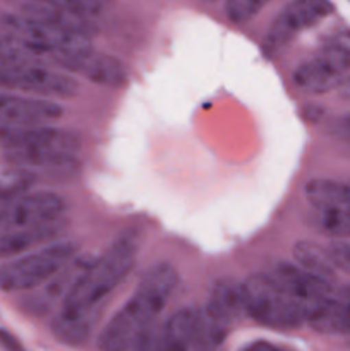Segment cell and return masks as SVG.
<instances>
[{
    "instance_id": "obj_16",
    "label": "cell",
    "mask_w": 350,
    "mask_h": 351,
    "mask_svg": "<svg viewBox=\"0 0 350 351\" xmlns=\"http://www.w3.org/2000/svg\"><path fill=\"white\" fill-rule=\"evenodd\" d=\"M198 311L182 308L163 326L154 351H196Z\"/></svg>"
},
{
    "instance_id": "obj_5",
    "label": "cell",
    "mask_w": 350,
    "mask_h": 351,
    "mask_svg": "<svg viewBox=\"0 0 350 351\" xmlns=\"http://www.w3.org/2000/svg\"><path fill=\"white\" fill-rule=\"evenodd\" d=\"M244 311L273 329H297L305 322V305L278 287L268 274H254L242 283Z\"/></svg>"
},
{
    "instance_id": "obj_6",
    "label": "cell",
    "mask_w": 350,
    "mask_h": 351,
    "mask_svg": "<svg viewBox=\"0 0 350 351\" xmlns=\"http://www.w3.org/2000/svg\"><path fill=\"white\" fill-rule=\"evenodd\" d=\"M75 254L78 245L74 242H58L14 257L0 266V290L10 293L36 290L75 259Z\"/></svg>"
},
{
    "instance_id": "obj_29",
    "label": "cell",
    "mask_w": 350,
    "mask_h": 351,
    "mask_svg": "<svg viewBox=\"0 0 350 351\" xmlns=\"http://www.w3.org/2000/svg\"><path fill=\"white\" fill-rule=\"evenodd\" d=\"M345 127L350 130V117H347L345 119Z\"/></svg>"
},
{
    "instance_id": "obj_15",
    "label": "cell",
    "mask_w": 350,
    "mask_h": 351,
    "mask_svg": "<svg viewBox=\"0 0 350 351\" xmlns=\"http://www.w3.org/2000/svg\"><path fill=\"white\" fill-rule=\"evenodd\" d=\"M209 317L218 321L220 324L230 326L237 321L244 311V297H242V285L235 283L232 280H222L213 287L209 293L208 304L202 308Z\"/></svg>"
},
{
    "instance_id": "obj_2",
    "label": "cell",
    "mask_w": 350,
    "mask_h": 351,
    "mask_svg": "<svg viewBox=\"0 0 350 351\" xmlns=\"http://www.w3.org/2000/svg\"><path fill=\"white\" fill-rule=\"evenodd\" d=\"M136 261V245L119 239L103 256L84 267L74 281L62 307L51 322V331L58 341L78 346L88 339L98 317L100 304L126 280Z\"/></svg>"
},
{
    "instance_id": "obj_9",
    "label": "cell",
    "mask_w": 350,
    "mask_h": 351,
    "mask_svg": "<svg viewBox=\"0 0 350 351\" xmlns=\"http://www.w3.org/2000/svg\"><path fill=\"white\" fill-rule=\"evenodd\" d=\"M64 201L54 192H30L0 204V235L31 228L58 218Z\"/></svg>"
},
{
    "instance_id": "obj_27",
    "label": "cell",
    "mask_w": 350,
    "mask_h": 351,
    "mask_svg": "<svg viewBox=\"0 0 350 351\" xmlns=\"http://www.w3.org/2000/svg\"><path fill=\"white\" fill-rule=\"evenodd\" d=\"M338 300L345 302L347 305H350V287H349V288H343V290L340 291V295H338Z\"/></svg>"
},
{
    "instance_id": "obj_22",
    "label": "cell",
    "mask_w": 350,
    "mask_h": 351,
    "mask_svg": "<svg viewBox=\"0 0 350 351\" xmlns=\"http://www.w3.org/2000/svg\"><path fill=\"white\" fill-rule=\"evenodd\" d=\"M270 0H226L225 12L232 23L244 24L253 19Z\"/></svg>"
},
{
    "instance_id": "obj_3",
    "label": "cell",
    "mask_w": 350,
    "mask_h": 351,
    "mask_svg": "<svg viewBox=\"0 0 350 351\" xmlns=\"http://www.w3.org/2000/svg\"><path fill=\"white\" fill-rule=\"evenodd\" d=\"M177 271L167 263L144 273L136 293L113 315L98 338L100 351H148L158 315L177 287Z\"/></svg>"
},
{
    "instance_id": "obj_28",
    "label": "cell",
    "mask_w": 350,
    "mask_h": 351,
    "mask_svg": "<svg viewBox=\"0 0 350 351\" xmlns=\"http://www.w3.org/2000/svg\"><path fill=\"white\" fill-rule=\"evenodd\" d=\"M345 91H347V95L350 96V79L345 82Z\"/></svg>"
},
{
    "instance_id": "obj_10",
    "label": "cell",
    "mask_w": 350,
    "mask_h": 351,
    "mask_svg": "<svg viewBox=\"0 0 350 351\" xmlns=\"http://www.w3.org/2000/svg\"><path fill=\"white\" fill-rule=\"evenodd\" d=\"M333 12L329 0H292L271 24L264 47L268 51H277L290 43L301 31L314 26Z\"/></svg>"
},
{
    "instance_id": "obj_25",
    "label": "cell",
    "mask_w": 350,
    "mask_h": 351,
    "mask_svg": "<svg viewBox=\"0 0 350 351\" xmlns=\"http://www.w3.org/2000/svg\"><path fill=\"white\" fill-rule=\"evenodd\" d=\"M0 348L3 351H24L21 343L10 332L0 329Z\"/></svg>"
},
{
    "instance_id": "obj_12",
    "label": "cell",
    "mask_w": 350,
    "mask_h": 351,
    "mask_svg": "<svg viewBox=\"0 0 350 351\" xmlns=\"http://www.w3.org/2000/svg\"><path fill=\"white\" fill-rule=\"evenodd\" d=\"M275 283L280 288H283L290 297L295 300L302 302L304 305L312 304V302L328 298L329 295V283L312 276L307 271L299 267L297 264L280 263L275 266V269L270 274Z\"/></svg>"
},
{
    "instance_id": "obj_19",
    "label": "cell",
    "mask_w": 350,
    "mask_h": 351,
    "mask_svg": "<svg viewBox=\"0 0 350 351\" xmlns=\"http://www.w3.org/2000/svg\"><path fill=\"white\" fill-rule=\"evenodd\" d=\"M294 259L299 267L307 271L312 276L329 283L335 280V266L329 261L326 249H321L312 242H297L294 247Z\"/></svg>"
},
{
    "instance_id": "obj_14",
    "label": "cell",
    "mask_w": 350,
    "mask_h": 351,
    "mask_svg": "<svg viewBox=\"0 0 350 351\" xmlns=\"http://www.w3.org/2000/svg\"><path fill=\"white\" fill-rule=\"evenodd\" d=\"M305 322L323 335L350 336V305L342 300H323L305 305Z\"/></svg>"
},
{
    "instance_id": "obj_1",
    "label": "cell",
    "mask_w": 350,
    "mask_h": 351,
    "mask_svg": "<svg viewBox=\"0 0 350 351\" xmlns=\"http://www.w3.org/2000/svg\"><path fill=\"white\" fill-rule=\"evenodd\" d=\"M91 23L57 7L30 2L0 17V60L72 72L91 51Z\"/></svg>"
},
{
    "instance_id": "obj_20",
    "label": "cell",
    "mask_w": 350,
    "mask_h": 351,
    "mask_svg": "<svg viewBox=\"0 0 350 351\" xmlns=\"http://www.w3.org/2000/svg\"><path fill=\"white\" fill-rule=\"evenodd\" d=\"M314 223L325 235L340 240L350 239V209L318 211Z\"/></svg>"
},
{
    "instance_id": "obj_21",
    "label": "cell",
    "mask_w": 350,
    "mask_h": 351,
    "mask_svg": "<svg viewBox=\"0 0 350 351\" xmlns=\"http://www.w3.org/2000/svg\"><path fill=\"white\" fill-rule=\"evenodd\" d=\"M27 2L45 3V5L57 7V9L67 10V12L81 16L84 19L91 21L100 14L103 7V0H27Z\"/></svg>"
},
{
    "instance_id": "obj_24",
    "label": "cell",
    "mask_w": 350,
    "mask_h": 351,
    "mask_svg": "<svg viewBox=\"0 0 350 351\" xmlns=\"http://www.w3.org/2000/svg\"><path fill=\"white\" fill-rule=\"evenodd\" d=\"M326 252H328L329 261L333 263L335 269L343 271L350 276V243L343 242V240H336L326 249Z\"/></svg>"
},
{
    "instance_id": "obj_7",
    "label": "cell",
    "mask_w": 350,
    "mask_h": 351,
    "mask_svg": "<svg viewBox=\"0 0 350 351\" xmlns=\"http://www.w3.org/2000/svg\"><path fill=\"white\" fill-rule=\"evenodd\" d=\"M0 88L51 99L74 96L78 93V82L57 69L0 60Z\"/></svg>"
},
{
    "instance_id": "obj_11",
    "label": "cell",
    "mask_w": 350,
    "mask_h": 351,
    "mask_svg": "<svg viewBox=\"0 0 350 351\" xmlns=\"http://www.w3.org/2000/svg\"><path fill=\"white\" fill-rule=\"evenodd\" d=\"M62 106L51 99L0 93V132L50 125L62 117Z\"/></svg>"
},
{
    "instance_id": "obj_26",
    "label": "cell",
    "mask_w": 350,
    "mask_h": 351,
    "mask_svg": "<svg viewBox=\"0 0 350 351\" xmlns=\"http://www.w3.org/2000/svg\"><path fill=\"white\" fill-rule=\"evenodd\" d=\"M244 351H295L292 348H287V346H277V345H271V343L268 341H256L253 343V345L247 346Z\"/></svg>"
},
{
    "instance_id": "obj_18",
    "label": "cell",
    "mask_w": 350,
    "mask_h": 351,
    "mask_svg": "<svg viewBox=\"0 0 350 351\" xmlns=\"http://www.w3.org/2000/svg\"><path fill=\"white\" fill-rule=\"evenodd\" d=\"M305 195L316 211L350 209V184L328 180V178H316L305 185Z\"/></svg>"
},
{
    "instance_id": "obj_13",
    "label": "cell",
    "mask_w": 350,
    "mask_h": 351,
    "mask_svg": "<svg viewBox=\"0 0 350 351\" xmlns=\"http://www.w3.org/2000/svg\"><path fill=\"white\" fill-rule=\"evenodd\" d=\"M65 226H67L65 219L58 216V218L31 226V228L3 233V235H0V257L2 259H14V257L27 254L36 245H51V242L62 235Z\"/></svg>"
},
{
    "instance_id": "obj_17",
    "label": "cell",
    "mask_w": 350,
    "mask_h": 351,
    "mask_svg": "<svg viewBox=\"0 0 350 351\" xmlns=\"http://www.w3.org/2000/svg\"><path fill=\"white\" fill-rule=\"evenodd\" d=\"M72 72L81 74L82 77L89 79L96 84L112 86V88H119L126 81V67L122 65V62L117 60L115 57L93 50L74 65Z\"/></svg>"
},
{
    "instance_id": "obj_4",
    "label": "cell",
    "mask_w": 350,
    "mask_h": 351,
    "mask_svg": "<svg viewBox=\"0 0 350 351\" xmlns=\"http://www.w3.org/2000/svg\"><path fill=\"white\" fill-rule=\"evenodd\" d=\"M3 136L5 156L19 167H60L81 149V141L74 132L50 125L10 130Z\"/></svg>"
},
{
    "instance_id": "obj_30",
    "label": "cell",
    "mask_w": 350,
    "mask_h": 351,
    "mask_svg": "<svg viewBox=\"0 0 350 351\" xmlns=\"http://www.w3.org/2000/svg\"><path fill=\"white\" fill-rule=\"evenodd\" d=\"M103 2H106V0H103Z\"/></svg>"
},
{
    "instance_id": "obj_23",
    "label": "cell",
    "mask_w": 350,
    "mask_h": 351,
    "mask_svg": "<svg viewBox=\"0 0 350 351\" xmlns=\"http://www.w3.org/2000/svg\"><path fill=\"white\" fill-rule=\"evenodd\" d=\"M30 184L31 182L26 175H10V177L3 178L0 177V204L24 194Z\"/></svg>"
},
{
    "instance_id": "obj_8",
    "label": "cell",
    "mask_w": 350,
    "mask_h": 351,
    "mask_svg": "<svg viewBox=\"0 0 350 351\" xmlns=\"http://www.w3.org/2000/svg\"><path fill=\"white\" fill-rule=\"evenodd\" d=\"M350 72V43L336 41L309 58L294 74L299 89L307 93H325L347 81Z\"/></svg>"
}]
</instances>
